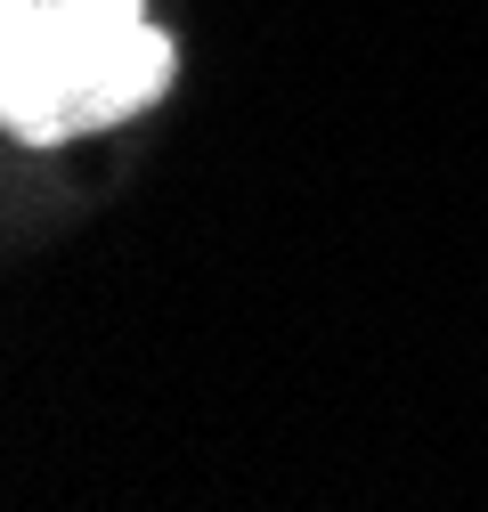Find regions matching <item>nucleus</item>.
<instances>
[{"label":"nucleus","mask_w":488,"mask_h":512,"mask_svg":"<svg viewBox=\"0 0 488 512\" xmlns=\"http://www.w3.org/2000/svg\"><path fill=\"white\" fill-rule=\"evenodd\" d=\"M171 74H179L171 33H163V25L131 33L114 57H98V66L74 82V98H66V139H90V131H114V122L147 114V106L171 90Z\"/></svg>","instance_id":"1"},{"label":"nucleus","mask_w":488,"mask_h":512,"mask_svg":"<svg viewBox=\"0 0 488 512\" xmlns=\"http://www.w3.org/2000/svg\"><path fill=\"white\" fill-rule=\"evenodd\" d=\"M147 25H155L147 0H49V41H57V66H66V98H74V82L98 66V57H114Z\"/></svg>","instance_id":"2"}]
</instances>
